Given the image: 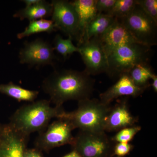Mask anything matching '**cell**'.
<instances>
[{
	"mask_svg": "<svg viewBox=\"0 0 157 157\" xmlns=\"http://www.w3.org/2000/svg\"><path fill=\"white\" fill-rule=\"evenodd\" d=\"M94 81L86 72L72 70H55L43 80L42 90L55 106L63 107L66 101L90 98Z\"/></svg>",
	"mask_w": 157,
	"mask_h": 157,
	"instance_id": "cell-1",
	"label": "cell"
},
{
	"mask_svg": "<svg viewBox=\"0 0 157 157\" xmlns=\"http://www.w3.org/2000/svg\"><path fill=\"white\" fill-rule=\"evenodd\" d=\"M64 111L63 107H52L50 101H34L17 109L9 125L17 133L29 138L32 133L44 131L52 118H58Z\"/></svg>",
	"mask_w": 157,
	"mask_h": 157,
	"instance_id": "cell-2",
	"label": "cell"
},
{
	"mask_svg": "<svg viewBox=\"0 0 157 157\" xmlns=\"http://www.w3.org/2000/svg\"><path fill=\"white\" fill-rule=\"evenodd\" d=\"M110 107L98 99L88 98L78 101L77 109L72 112L64 111L58 118L67 120L74 129L79 131L105 132V121Z\"/></svg>",
	"mask_w": 157,
	"mask_h": 157,
	"instance_id": "cell-3",
	"label": "cell"
},
{
	"mask_svg": "<svg viewBox=\"0 0 157 157\" xmlns=\"http://www.w3.org/2000/svg\"><path fill=\"white\" fill-rule=\"evenodd\" d=\"M151 54V47L138 42L122 45L107 57L106 73L110 78H119L136 65L148 64Z\"/></svg>",
	"mask_w": 157,
	"mask_h": 157,
	"instance_id": "cell-4",
	"label": "cell"
},
{
	"mask_svg": "<svg viewBox=\"0 0 157 157\" xmlns=\"http://www.w3.org/2000/svg\"><path fill=\"white\" fill-rule=\"evenodd\" d=\"M114 144L105 132L79 131L71 146L81 157H113Z\"/></svg>",
	"mask_w": 157,
	"mask_h": 157,
	"instance_id": "cell-5",
	"label": "cell"
},
{
	"mask_svg": "<svg viewBox=\"0 0 157 157\" xmlns=\"http://www.w3.org/2000/svg\"><path fill=\"white\" fill-rule=\"evenodd\" d=\"M139 43L151 47L157 44V23L137 6L128 16L118 19Z\"/></svg>",
	"mask_w": 157,
	"mask_h": 157,
	"instance_id": "cell-6",
	"label": "cell"
},
{
	"mask_svg": "<svg viewBox=\"0 0 157 157\" xmlns=\"http://www.w3.org/2000/svg\"><path fill=\"white\" fill-rule=\"evenodd\" d=\"M73 126L67 120L57 118L43 132L39 133L35 141L36 148L39 150L48 151L55 147L72 145L74 137L72 134Z\"/></svg>",
	"mask_w": 157,
	"mask_h": 157,
	"instance_id": "cell-7",
	"label": "cell"
},
{
	"mask_svg": "<svg viewBox=\"0 0 157 157\" xmlns=\"http://www.w3.org/2000/svg\"><path fill=\"white\" fill-rule=\"evenodd\" d=\"M52 20L56 29L66 34L72 40L79 41L78 17L71 2L65 0H53Z\"/></svg>",
	"mask_w": 157,
	"mask_h": 157,
	"instance_id": "cell-8",
	"label": "cell"
},
{
	"mask_svg": "<svg viewBox=\"0 0 157 157\" xmlns=\"http://www.w3.org/2000/svg\"><path fill=\"white\" fill-rule=\"evenodd\" d=\"M83 60L84 71L90 76L106 73L108 67L107 57L99 37H94L77 46Z\"/></svg>",
	"mask_w": 157,
	"mask_h": 157,
	"instance_id": "cell-9",
	"label": "cell"
},
{
	"mask_svg": "<svg viewBox=\"0 0 157 157\" xmlns=\"http://www.w3.org/2000/svg\"><path fill=\"white\" fill-rule=\"evenodd\" d=\"M53 47L41 39L32 42H26L19 53L20 63L22 64L37 67L52 65L56 57Z\"/></svg>",
	"mask_w": 157,
	"mask_h": 157,
	"instance_id": "cell-10",
	"label": "cell"
},
{
	"mask_svg": "<svg viewBox=\"0 0 157 157\" xmlns=\"http://www.w3.org/2000/svg\"><path fill=\"white\" fill-rule=\"evenodd\" d=\"M138 118L132 114L127 98L110 107L104 124L105 132H117L121 129L136 125Z\"/></svg>",
	"mask_w": 157,
	"mask_h": 157,
	"instance_id": "cell-11",
	"label": "cell"
},
{
	"mask_svg": "<svg viewBox=\"0 0 157 157\" xmlns=\"http://www.w3.org/2000/svg\"><path fill=\"white\" fill-rule=\"evenodd\" d=\"M99 38L107 57L122 45L138 42L120 21L117 18L106 33Z\"/></svg>",
	"mask_w": 157,
	"mask_h": 157,
	"instance_id": "cell-12",
	"label": "cell"
},
{
	"mask_svg": "<svg viewBox=\"0 0 157 157\" xmlns=\"http://www.w3.org/2000/svg\"><path fill=\"white\" fill-rule=\"evenodd\" d=\"M28 140L8 125L3 128L0 137V157H23Z\"/></svg>",
	"mask_w": 157,
	"mask_h": 157,
	"instance_id": "cell-13",
	"label": "cell"
},
{
	"mask_svg": "<svg viewBox=\"0 0 157 157\" xmlns=\"http://www.w3.org/2000/svg\"><path fill=\"white\" fill-rule=\"evenodd\" d=\"M145 89L136 86L128 74L120 76L117 82L100 95V101L109 105L115 99L121 97H137L142 94Z\"/></svg>",
	"mask_w": 157,
	"mask_h": 157,
	"instance_id": "cell-14",
	"label": "cell"
},
{
	"mask_svg": "<svg viewBox=\"0 0 157 157\" xmlns=\"http://www.w3.org/2000/svg\"><path fill=\"white\" fill-rule=\"evenodd\" d=\"M97 0H75L71 2L78 17L79 31V45L81 43L88 26L98 14Z\"/></svg>",
	"mask_w": 157,
	"mask_h": 157,
	"instance_id": "cell-15",
	"label": "cell"
},
{
	"mask_svg": "<svg viewBox=\"0 0 157 157\" xmlns=\"http://www.w3.org/2000/svg\"><path fill=\"white\" fill-rule=\"evenodd\" d=\"M52 12L51 3L41 0L36 4L20 9L14 14L13 17L19 18L21 20L26 19L31 21L49 17L51 16Z\"/></svg>",
	"mask_w": 157,
	"mask_h": 157,
	"instance_id": "cell-16",
	"label": "cell"
},
{
	"mask_svg": "<svg viewBox=\"0 0 157 157\" xmlns=\"http://www.w3.org/2000/svg\"><path fill=\"white\" fill-rule=\"evenodd\" d=\"M116 20L115 17L108 14L98 13L88 26L82 41L79 45L92 38L101 37L115 22Z\"/></svg>",
	"mask_w": 157,
	"mask_h": 157,
	"instance_id": "cell-17",
	"label": "cell"
},
{
	"mask_svg": "<svg viewBox=\"0 0 157 157\" xmlns=\"http://www.w3.org/2000/svg\"><path fill=\"white\" fill-rule=\"evenodd\" d=\"M0 93L18 101L32 102L38 97V91L31 90L23 88L13 82L6 84H0Z\"/></svg>",
	"mask_w": 157,
	"mask_h": 157,
	"instance_id": "cell-18",
	"label": "cell"
},
{
	"mask_svg": "<svg viewBox=\"0 0 157 157\" xmlns=\"http://www.w3.org/2000/svg\"><path fill=\"white\" fill-rule=\"evenodd\" d=\"M128 74L136 86L146 90L151 86L150 80L155 73L149 64H140L132 68Z\"/></svg>",
	"mask_w": 157,
	"mask_h": 157,
	"instance_id": "cell-19",
	"label": "cell"
},
{
	"mask_svg": "<svg viewBox=\"0 0 157 157\" xmlns=\"http://www.w3.org/2000/svg\"><path fill=\"white\" fill-rule=\"evenodd\" d=\"M53 21L49 20L41 19L30 21L24 31L17 34V39H22L34 34L39 33H51L56 31Z\"/></svg>",
	"mask_w": 157,
	"mask_h": 157,
	"instance_id": "cell-20",
	"label": "cell"
},
{
	"mask_svg": "<svg viewBox=\"0 0 157 157\" xmlns=\"http://www.w3.org/2000/svg\"><path fill=\"white\" fill-rule=\"evenodd\" d=\"M137 6L136 0H116L108 15L121 19L128 16Z\"/></svg>",
	"mask_w": 157,
	"mask_h": 157,
	"instance_id": "cell-21",
	"label": "cell"
},
{
	"mask_svg": "<svg viewBox=\"0 0 157 157\" xmlns=\"http://www.w3.org/2000/svg\"><path fill=\"white\" fill-rule=\"evenodd\" d=\"M54 50L66 59L68 56L74 52H78L79 49L77 46L73 44L71 38L63 39L59 35H57L53 40Z\"/></svg>",
	"mask_w": 157,
	"mask_h": 157,
	"instance_id": "cell-22",
	"label": "cell"
},
{
	"mask_svg": "<svg viewBox=\"0 0 157 157\" xmlns=\"http://www.w3.org/2000/svg\"><path fill=\"white\" fill-rule=\"evenodd\" d=\"M141 129V127L137 125L125 128L117 132L111 140L114 143H129Z\"/></svg>",
	"mask_w": 157,
	"mask_h": 157,
	"instance_id": "cell-23",
	"label": "cell"
},
{
	"mask_svg": "<svg viewBox=\"0 0 157 157\" xmlns=\"http://www.w3.org/2000/svg\"><path fill=\"white\" fill-rule=\"evenodd\" d=\"M141 10L157 23V0H136Z\"/></svg>",
	"mask_w": 157,
	"mask_h": 157,
	"instance_id": "cell-24",
	"label": "cell"
},
{
	"mask_svg": "<svg viewBox=\"0 0 157 157\" xmlns=\"http://www.w3.org/2000/svg\"><path fill=\"white\" fill-rule=\"evenodd\" d=\"M134 146L129 143H115L113 148V156H125L131 152Z\"/></svg>",
	"mask_w": 157,
	"mask_h": 157,
	"instance_id": "cell-25",
	"label": "cell"
},
{
	"mask_svg": "<svg viewBox=\"0 0 157 157\" xmlns=\"http://www.w3.org/2000/svg\"><path fill=\"white\" fill-rule=\"evenodd\" d=\"M116 0H97L96 8L98 13L108 14L114 6Z\"/></svg>",
	"mask_w": 157,
	"mask_h": 157,
	"instance_id": "cell-26",
	"label": "cell"
},
{
	"mask_svg": "<svg viewBox=\"0 0 157 157\" xmlns=\"http://www.w3.org/2000/svg\"><path fill=\"white\" fill-rule=\"evenodd\" d=\"M23 157H43L41 151L36 148H26L23 153Z\"/></svg>",
	"mask_w": 157,
	"mask_h": 157,
	"instance_id": "cell-27",
	"label": "cell"
},
{
	"mask_svg": "<svg viewBox=\"0 0 157 157\" xmlns=\"http://www.w3.org/2000/svg\"><path fill=\"white\" fill-rule=\"evenodd\" d=\"M152 80V82L151 84V86L152 87L155 93L157 92V76L155 74H154L152 77L151 78Z\"/></svg>",
	"mask_w": 157,
	"mask_h": 157,
	"instance_id": "cell-28",
	"label": "cell"
},
{
	"mask_svg": "<svg viewBox=\"0 0 157 157\" xmlns=\"http://www.w3.org/2000/svg\"><path fill=\"white\" fill-rule=\"evenodd\" d=\"M41 0H23L22 2L25 4L26 7L33 6L39 3Z\"/></svg>",
	"mask_w": 157,
	"mask_h": 157,
	"instance_id": "cell-29",
	"label": "cell"
},
{
	"mask_svg": "<svg viewBox=\"0 0 157 157\" xmlns=\"http://www.w3.org/2000/svg\"><path fill=\"white\" fill-rule=\"evenodd\" d=\"M63 157H81V156L76 151L73 150L72 151Z\"/></svg>",
	"mask_w": 157,
	"mask_h": 157,
	"instance_id": "cell-30",
	"label": "cell"
},
{
	"mask_svg": "<svg viewBox=\"0 0 157 157\" xmlns=\"http://www.w3.org/2000/svg\"><path fill=\"white\" fill-rule=\"evenodd\" d=\"M2 129L0 130V137H1V134H2Z\"/></svg>",
	"mask_w": 157,
	"mask_h": 157,
	"instance_id": "cell-31",
	"label": "cell"
},
{
	"mask_svg": "<svg viewBox=\"0 0 157 157\" xmlns=\"http://www.w3.org/2000/svg\"></svg>",
	"mask_w": 157,
	"mask_h": 157,
	"instance_id": "cell-32",
	"label": "cell"
}]
</instances>
